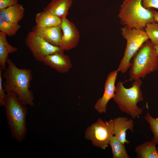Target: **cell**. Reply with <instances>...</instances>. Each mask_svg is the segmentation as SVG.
<instances>
[{"label": "cell", "instance_id": "cb8c5ba5", "mask_svg": "<svg viewBox=\"0 0 158 158\" xmlns=\"http://www.w3.org/2000/svg\"><path fill=\"white\" fill-rule=\"evenodd\" d=\"M142 3L145 8H153L158 9V0H142Z\"/></svg>", "mask_w": 158, "mask_h": 158}, {"label": "cell", "instance_id": "44dd1931", "mask_svg": "<svg viewBox=\"0 0 158 158\" xmlns=\"http://www.w3.org/2000/svg\"><path fill=\"white\" fill-rule=\"evenodd\" d=\"M144 30L152 43L154 45L158 44V23H148Z\"/></svg>", "mask_w": 158, "mask_h": 158}, {"label": "cell", "instance_id": "d6986e66", "mask_svg": "<svg viewBox=\"0 0 158 158\" xmlns=\"http://www.w3.org/2000/svg\"><path fill=\"white\" fill-rule=\"evenodd\" d=\"M111 147L113 158H129L123 144L114 135L111 138L109 142Z\"/></svg>", "mask_w": 158, "mask_h": 158}, {"label": "cell", "instance_id": "4316f807", "mask_svg": "<svg viewBox=\"0 0 158 158\" xmlns=\"http://www.w3.org/2000/svg\"><path fill=\"white\" fill-rule=\"evenodd\" d=\"M154 48L157 54L158 55V44L154 45Z\"/></svg>", "mask_w": 158, "mask_h": 158}, {"label": "cell", "instance_id": "52a82bcc", "mask_svg": "<svg viewBox=\"0 0 158 158\" xmlns=\"http://www.w3.org/2000/svg\"><path fill=\"white\" fill-rule=\"evenodd\" d=\"M113 135V119L104 121L99 118L87 128L85 137L91 141L94 146L105 150Z\"/></svg>", "mask_w": 158, "mask_h": 158}, {"label": "cell", "instance_id": "ba28073f", "mask_svg": "<svg viewBox=\"0 0 158 158\" xmlns=\"http://www.w3.org/2000/svg\"><path fill=\"white\" fill-rule=\"evenodd\" d=\"M25 42L35 59L42 63L47 56L57 51H64L59 47L49 43L32 30L27 35Z\"/></svg>", "mask_w": 158, "mask_h": 158}, {"label": "cell", "instance_id": "30bf717a", "mask_svg": "<svg viewBox=\"0 0 158 158\" xmlns=\"http://www.w3.org/2000/svg\"><path fill=\"white\" fill-rule=\"evenodd\" d=\"M118 72L117 70L112 71L107 76L104 84L103 95L97 100L94 107L96 110L99 113H106L107 104L114 96L116 90L115 83Z\"/></svg>", "mask_w": 158, "mask_h": 158}, {"label": "cell", "instance_id": "9a60e30c", "mask_svg": "<svg viewBox=\"0 0 158 158\" xmlns=\"http://www.w3.org/2000/svg\"><path fill=\"white\" fill-rule=\"evenodd\" d=\"M25 10L22 5L18 3L0 10V18L6 21L18 23L24 16Z\"/></svg>", "mask_w": 158, "mask_h": 158}, {"label": "cell", "instance_id": "ffe728a7", "mask_svg": "<svg viewBox=\"0 0 158 158\" xmlns=\"http://www.w3.org/2000/svg\"><path fill=\"white\" fill-rule=\"evenodd\" d=\"M21 28L18 23L6 21L0 18V31L9 37L15 35Z\"/></svg>", "mask_w": 158, "mask_h": 158}, {"label": "cell", "instance_id": "5b68a950", "mask_svg": "<svg viewBox=\"0 0 158 158\" xmlns=\"http://www.w3.org/2000/svg\"><path fill=\"white\" fill-rule=\"evenodd\" d=\"M129 68L130 80L133 81L158 69V55L150 40L143 43L133 56Z\"/></svg>", "mask_w": 158, "mask_h": 158}, {"label": "cell", "instance_id": "7402d4cb", "mask_svg": "<svg viewBox=\"0 0 158 158\" xmlns=\"http://www.w3.org/2000/svg\"><path fill=\"white\" fill-rule=\"evenodd\" d=\"M148 123L153 137L152 140L158 145V118H153L147 111L144 118Z\"/></svg>", "mask_w": 158, "mask_h": 158}, {"label": "cell", "instance_id": "3957f363", "mask_svg": "<svg viewBox=\"0 0 158 158\" xmlns=\"http://www.w3.org/2000/svg\"><path fill=\"white\" fill-rule=\"evenodd\" d=\"M123 83L120 81L117 82L113 99L121 111L134 119L142 114L144 109L137 106V104L143 99L140 87L142 82L141 79L134 80L129 88H126Z\"/></svg>", "mask_w": 158, "mask_h": 158}, {"label": "cell", "instance_id": "8992f818", "mask_svg": "<svg viewBox=\"0 0 158 158\" xmlns=\"http://www.w3.org/2000/svg\"><path fill=\"white\" fill-rule=\"evenodd\" d=\"M121 34L126 41L123 56L117 69L122 73L129 68L131 60L142 45L149 40L144 30L131 28L123 26L121 28Z\"/></svg>", "mask_w": 158, "mask_h": 158}, {"label": "cell", "instance_id": "5bb4252c", "mask_svg": "<svg viewBox=\"0 0 158 158\" xmlns=\"http://www.w3.org/2000/svg\"><path fill=\"white\" fill-rule=\"evenodd\" d=\"M73 0H52L44 11H49L61 19L67 17Z\"/></svg>", "mask_w": 158, "mask_h": 158}, {"label": "cell", "instance_id": "d4e9b609", "mask_svg": "<svg viewBox=\"0 0 158 158\" xmlns=\"http://www.w3.org/2000/svg\"><path fill=\"white\" fill-rule=\"evenodd\" d=\"M18 2V0H0V10L15 5Z\"/></svg>", "mask_w": 158, "mask_h": 158}, {"label": "cell", "instance_id": "7c38bea8", "mask_svg": "<svg viewBox=\"0 0 158 158\" xmlns=\"http://www.w3.org/2000/svg\"><path fill=\"white\" fill-rule=\"evenodd\" d=\"M32 30L49 43L56 47H59L63 34L60 25L42 28L35 25L32 27Z\"/></svg>", "mask_w": 158, "mask_h": 158}, {"label": "cell", "instance_id": "4fadbf2b", "mask_svg": "<svg viewBox=\"0 0 158 158\" xmlns=\"http://www.w3.org/2000/svg\"><path fill=\"white\" fill-rule=\"evenodd\" d=\"M113 120V130L114 135L124 145L128 144L130 141L126 139V131L130 130L134 132V121L133 120L125 117H118Z\"/></svg>", "mask_w": 158, "mask_h": 158}, {"label": "cell", "instance_id": "277c9868", "mask_svg": "<svg viewBox=\"0 0 158 158\" xmlns=\"http://www.w3.org/2000/svg\"><path fill=\"white\" fill-rule=\"evenodd\" d=\"M120 7L118 16L124 26L144 30L147 23L157 22L152 8H145L142 0H124Z\"/></svg>", "mask_w": 158, "mask_h": 158}, {"label": "cell", "instance_id": "484cf974", "mask_svg": "<svg viewBox=\"0 0 158 158\" xmlns=\"http://www.w3.org/2000/svg\"><path fill=\"white\" fill-rule=\"evenodd\" d=\"M152 11L153 14L154 20L158 23V11L154 10L153 8H152Z\"/></svg>", "mask_w": 158, "mask_h": 158}, {"label": "cell", "instance_id": "603a6c76", "mask_svg": "<svg viewBox=\"0 0 158 158\" xmlns=\"http://www.w3.org/2000/svg\"><path fill=\"white\" fill-rule=\"evenodd\" d=\"M3 70L0 68V106H4L7 97V94L5 93L3 85Z\"/></svg>", "mask_w": 158, "mask_h": 158}, {"label": "cell", "instance_id": "7a4b0ae2", "mask_svg": "<svg viewBox=\"0 0 158 158\" xmlns=\"http://www.w3.org/2000/svg\"><path fill=\"white\" fill-rule=\"evenodd\" d=\"M4 107L11 137L20 142L25 139L27 131L26 116L28 109L13 92L6 93Z\"/></svg>", "mask_w": 158, "mask_h": 158}, {"label": "cell", "instance_id": "ac0fdd59", "mask_svg": "<svg viewBox=\"0 0 158 158\" xmlns=\"http://www.w3.org/2000/svg\"><path fill=\"white\" fill-rule=\"evenodd\" d=\"M153 141H147L138 146L135 149L138 158H158V148Z\"/></svg>", "mask_w": 158, "mask_h": 158}, {"label": "cell", "instance_id": "6da1fadb", "mask_svg": "<svg viewBox=\"0 0 158 158\" xmlns=\"http://www.w3.org/2000/svg\"><path fill=\"white\" fill-rule=\"evenodd\" d=\"M6 69L3 71L2 77L5 79L3 85L5 92H13L17 95L26 105L33 107L35 105L34 94L30 89L33 78L30 69L20 68L9 59L7 61Z\"/></svg>", "mask_w": 158, "mask_h": 158}, {"label": "cell", "instance_id": "2e32d148", "mask_svg": "<svg viewBox=\"0 0 158 158\" xmlns=\"http://www.w3.org/2000/svg\"><path fill=\"white\" fill-rule=\"evenodd\" d=\"M36 25L44 28L60 25L62 20L49 11H44L36 14Z\"/></svg>", "mask_w": 158, "mask_h": 158}, {"label": "cell", "instance_id": "9c48e42d", "mask_svg": "<svg viewBox=\"0 0 158 158\" xmlns=\"http://www.w3.org/2000/svg\"><path fill=\"white\" fill-rule=\"evenodd\" d=\"M65 17L62 18L61 26L63 35L59 47L63 50L68 51L75 48L80 39V34L75 25Z\"/></svg>", "mask_w": 158, "mask_h": 158}, {"label": "cell", "instance_id": "e0dca14e", "mask_svg": "<svg viewBox=\"0 0 158 158\" xmlns=\"http://www.w3.org/2000/svg\"><path fill=\"white\" fill-rule=\"evenodd\" d=\"M5 34L0 32V66L3 71L6 69L9 54L17 52L16 47L10 45L8 42Z\"/></svg>", "mask_w": 158, "mask_h": 158}, {"label": "cell", "instance_id": "8fae6325", "mask_svg": "<svg viewBox=\"0 0 158 158\" xmlns=\"http://www.w3.org/2000/svg\"><path fill=\"white\" fill-rule=\"evenodd\" d=\"M64 51H57L47 56L42 63L45 66L54 69L61 73L69 71L72 65L69 56L64 53Z\"/></svg>", "mask_w": 158, "mask_h": 158}]
</instances>
